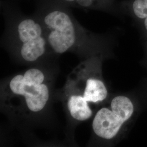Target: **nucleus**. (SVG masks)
<instances>
[{
	"mask_svg": "<svg viewBox=\"0 0 147 147\" xmlns=\"http://www.w3.org/2000/svg\"><path fill=\"white\" fill-rule=\"evenodd\" d=\"M81 88L70 90L67 107L70 116L79 121H84L93 115L89 103H98L106 99L108 91L102 80L96 75L86 76L81 80Z\"/></svg>",
	"mask_w": 147,
	"mask_h": 147,
	"instance_id": "nucleus-4",
	"label": "nucleus"
},
{
	"mask_svg": "<svg viewBox=\"0 0 147 147\" xmlns=\"http://www.w3.org/2000/svg\"><path fill=\"white\" fill-rule=\"evenodd\" d=\"M132 8L135 16L143 20L144 26L147 31V0H135Z\"/></svg>",
	"mask_w": 147,
	"mask_h": 147,
	"instance_id": "nucleus-7",
	"label": "nucleus"
},
{
	"mask_svg": "<svg viewBox=\"0 0 147 147\" xmlns=\"http://www.w3.org/2000/svg\"><path fill=\"white\" fill-rule=\"evenodd\" d=\"M2 12L9 24L13 42L24 60L36 61L50 47L42 23L37 16L24 14L11 2L2 4Z\"/></svg>",
	"mask_w": 147,
	"mask_h": 147,
	"instance_id": "nucleus-2",
	"label": "nucleus"
},
{
	"mask_svg": "<svg viewBox=\"0 0 147 147\" xmlns=\"http://www.w3.org/2000/svg\"><path fill=\"white\" fill-rule=\"evenodd\" d=\"M134 111V105L129 98L116 96L111 100L109 107H102L96 112L92 123L93 130L103 140H113L130 120Z\"/></svg>",
	"mask_w": 147,
	"mask_h": 147,
	"instance_id": "nucleus-3",
	"label": "nucleus"
},
{
	"mask_svg": "<svg viewBox=\"0 0 147 147\" xmlns=\"http://www.w3.org/2000/svg\"><path fill=\"white\" fill-rule=\"evenodd\" d=\"M45 80V75L42 70L30 69L23 75H17L11 79L9 89L13 94L24 97L29 110L38 112L44 109L50 96Z\"/></svg>",
	"mask_w": 147,
	"mask_h": 147,
	"instance_id": "nucleus-5",
	"label": "nucleus"
},
{
	"mask_svg": "<svg viewBox=\"0 0 147 147\" xmlns=\"http://www.w3.org/2000/svg\"><path fill=\"white\" fill-rule=\"evenodd\" d=\"M69 7L77 8L84 11L94 9L105 0H58Z\"/></svg>",
	"mask_w": 147,
	"mask_h": 147,
	"instance_id": "nucleus-6",
	"label": "nucleus"
},
{
	"mask_svg": "<svg viewBox=\"0 0 147 147\" xmlns=\"http://www.w3.org/2000/svg\"><path fill=\"white\" fill-rule=\"evenodd\" d=\"M35 15L42 23L48 44L62 54L86 42L87 36L69 7L58 0H38Z\"/></svg>",
	"mask_w": 147,
	"mask_h": 147,
	"instance_id": "nucleus-1",
	"label": "nucleus"
}]
</instances>
